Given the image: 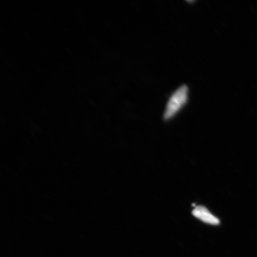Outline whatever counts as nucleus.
<instances>
[{"mask_svg": "<svg viewBox=\"0 0 257 257\" xmlns=\"http://www.w3.org/2000/svg\"><path fill=\"white\" fill-rule=\"evenodd\" d=\"M188 88L183 85L173 93L167 104L164 118L169 120L174 117L186 103L188 100Z\"/></svg>", "mask_w": 257, "mask_h": 257, "instance_id": "obj_1", "label": "nucleus"}, {"mask_svg": "<svg viewBox=\"0 0 257 257\" xmlns=\"http://www.w3.org/2000/svg\"><path fill=\"white\" fill-rule=\"evenodd\" d=\"M192 214L199 220L208 224L218 225L220 223L217 217L214 216L207 208L203 206L196 207L192 211Z\"/></svg>", "mask_w": 257, "mask_h": 257, "instance_id": "obj_2", "label": "nucleus"}]
</instances>
